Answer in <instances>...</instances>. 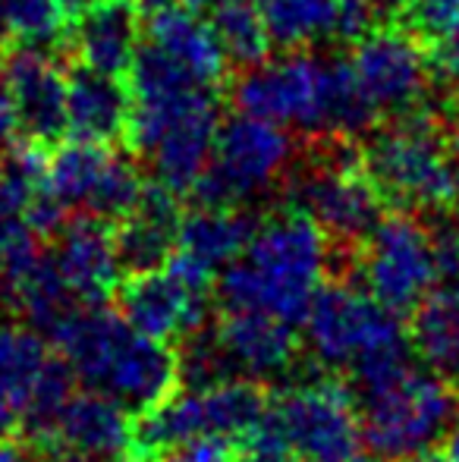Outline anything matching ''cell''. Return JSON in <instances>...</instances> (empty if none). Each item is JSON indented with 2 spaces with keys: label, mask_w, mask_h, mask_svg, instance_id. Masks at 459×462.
Segmentation results:
<instances>
[{
  "label": "cell",
  "mask_w": 459,
  "mask_h": 462,
  "mask_svg": "<svg viewBox=\"0 0 459 462\" xmlns=\"http://www.w3.org/2000/svg\"><path fill=\"white\" fill-rule=\"evenodd\" d=\"M444 457H447V462H459V415L444 434Z\"/></svg>",
  "instance_id": "d590c367"
},
{
  "label": "cell",
  "mask_w": 459,
  "mask_h": 462,
  "mask_svg": "<svg viewBox=\"0 0 459 462\" xmlns=\"http://www.w3.org/2000/svg\"><path fill=\"white\" fill-rule=\"evenodd\" d=\"M362 438L374 457L393 462L431 450L459 415V396L428 368H403L387 381L353 390Z\"/></svg>",
  "instance_id": "8992f818"
},
{
  "label": "cell",
  "mask_w": 459,
  "mask_h": 462,
  "mask_svg": "<svg viewBox=\"0 0 459 462\" xmlns=\"http://www.w3.org/2000/svg\"><path fill=\"white\" fill-rule=\"evenodd\" d=\"M399 462H447V457H444V453H435V450H422V453H412V457H406Z\"/></svg>",
  "instance_id": "74e56055"
},
{
  "label": "cell",
  "mask_w": 459,
  "mask_h": 462,
  "mask_svg": "<svg viewBox=\"0 0 459 462\" xmlns=\"http://www.w3.org/2000/svg\"><path fill=\"white\" fill-rule=\"evenodd\" d=\"M355 264L362 286L397 315L412 311L441 283L431 230L412 214L381 217L378 226L362 239Z\"/></svg>",
  "instance_id": "7c38bea8"
},
{
  "label": "cell",
  "mask_w": 459,
  "mask_h": 462,
  "mask_svg": "<svg viewBox=\"0 0 459 462\" xmlns=\"http://www.w3.org/2000/svg\"><path fill=\"white\" fill-rule=\"evenodd\" d=\"M151 462H239V444L224 434H202L167 447Z\"/></svg>",
  "instance_id": "f546056e"
},
{
  "label": "cell",
  "mask_w": 459,
  "mask_h": 462,
  "mask_svg": "<svg viewBox=\"0 0 459 462\" xmlns=\"http://www.w3.org/2000/svg\"><path fill=\"white\" fill-rule=\"evenodd\" d=\"M116 230V249L120 262L129 271H151L161 268L177 249L179 211L177 195L161 183L145 186L135 208L120 220Z\"/></svg>",
  "instance_id": "44dd1931"
},
{
  "label": "cell",
  "mask_w": 459,
  "mask_h": 462,
  "mask_svg": "<svg viewBox=\"0 0 459 462\" xmlns=\"http://www.w3.org/2000/svg\"><path fill=\"white\" fill-rule=\"evenodd\" d=\"M186 4H189L192 10H198V6H211V4H215V0H186Z\"/></svg>",
  "instance_id": "b9f144b4"
},
{
  "label": "cell",
  "mask_w": 459,
  "mask_h": 462,
  "mask_svg": "<svg viewBox=\"0 0 459 462\" xmlns=\"http://www.w3.org/2000/svg\"><path fill=\"white\" fill-rule=\"evenodd\" d=\"M67 4H69V10H82V6L95 4V0H67Z\"/></svg>",
  "instance_id": "60d3db41"
},
{
  "label": "cell",
  "mask_w": 459,
  "mask_h": 462,
  "mask_svg": "<svg viewBox=\"0 0 459 462\" xmlns=\"http://www.w3.org/2000/svg\"><path fill=\"white\" fill-rule=\"evenodd\" d=\"M412 32L428 42L459 32V0H403Z\"/></svg>",
  "instance_id": "f1b7e54d"
},
{
  "label": "cell",
  "mask_w": 459,
  "mask_h": 462,
  "mask_svg": "<svg viewBox=\"0 0 459 462\" xmlns=\"http://www.w3.org/2000/svg\"><path fill=\"white\" fill-rule=\"evenodd\" d=\"M67 0H0V29L19 44H50L69 19Z\"/></svg>",
  "instance_id": "83f0119b"
},
{
  "label": "cell",
  "mask_w": 459,
  "mask_h": 462,
  "mask_svg": "<svg viewBox=\"0 0 459 462\" xmlns=\"http://www.w3.org/2000/svg\"><path fill=\"white\" fill-rule=\"evenodd\" d=\"M29 226L23 224L19 217H13L10 211H6L4 205H0V262L6 258V252L13 249V245L19 243L23 236H29Z\"/></svg>",
  "instance_id": "836d02e7"
},
{
  "label": "cell",
  "mask_w": 459,
  "mask_h": 462,
  "mask_svg": "<svg viewBox=\"0 0 459 462\" xmlns=\"http://www.w3.org/2000/svg\"><path fill=\"white\" fill-rule=\"evenodd\" d=\"M302 328L315 359L327 371H346L353 390L412 365L409 330L365 286L359 290L346 280L321 286Z\"/></svg>",
  "instance_id": "5b68a950"
},
{
  "label": "cell",
  "mask_w": 459,
  "mask_h": 462,
  "mask_svg": "<svg viewBox=\"0 0 459 462\" xmlns=\"http://www.w3.org/2000/svg\"><path fill=\"white\" fill-rule=\"evenodd\" d=\"M289 208L308 214L331 243H362L384 217V195L365 167L337 152L289 180Z\"/></svg>",
  "instance_id": "4fadbf2b"
},
{
  "label": "cell",
  "mask_w": 459,
  "mask_h": 462,
  "mask_svg": "<svg viewBox=\"0 0 459 462\" xmlns=\"http://www.w3.org/2000/svg\"><path fill=\"white\" fill-rule=\"evenodd\" d=\"M428 230L431 245H435L437 277H441V283H454V280H459V217L435 214Z\"/></svg>",
  "instance_id": "4dcf8cb0"
},
{
  "label": "cell",
  "mask_w": 459,
  "mask_h": 462,
  "mask_svg": "<svg viewBox=\"0 0 459 462\" xmlns=\"http://www.w3.org/2000/svg\"><path fill=\"white\" fill-rule=\"evenodd\" d=\"M0 82L16 104L19 126L35 142H54L67 133L69 76L44 44H19L0 63Z\"/></svg>",
  "instance_id": "ac0fdd59"
},
{
  "label": "cell",
  "mask_w": 459,
  "mask_h": 462,
  "mask_svg": "<svg viewBox=\"0 0 459 462\" xmlns=\"http://www.w3.org/2000/svg\"><path fill=\"white\" fill-rule=\"evenodd\" d=\"M0 462H41L38 453L29 444H16V440H0Z\"/></svg>",
  "instance_id": "e575fe53"
},
{
  "label": "cell",
  "mask_w": 459,
  "mask_h": 462,
  "mask_svg": "<svg viewBox=\"0 0 459 462\" xmlns=\"http://www.w3.org/2000/svg\"><path fill=\"white\" fill-rule=\"evenodd\" d=\"M349 69L374 116L416 114L428 95L431 60L403 29L362 32Z\"/></svg>",
  "instance_id": "2e32d148"
},
{
  "label": "cell",
  "mask_w": 459,
  "mask_h": 462,
  "mask_svg": "<svg viewBox=\"0 0 459 462\" xmlns=\"http://www.w3.org/2000/svg\"><path fill=\"white\" fill-rule=\"evenodd\" d=\"M334 262L331 236L299 208L255 224L245 252L217 283L224 311H271L302 328Z\"/></svg>",
  "instance_id": "7a4b0ae2"
},
{
  "label": "cell",
  "mask_w": 459,
  "mask_h": 462,
  "mask_svg": "<svg viewBox=\"0 0 459 462\" xmlns=\"http://www.w3.org/2000/svg\"><path fill=\"white\" fill-rule=\"evenodd\" d=\"M148 44L170 57L179 69H186L202 86L215 88L227 73V54H224L211 23H205L196 10L170 6V10L154 13L151 25H148Z\"/></svg>",
  "instance_id": "603a6c76"
},
{
  "label": "cell",
  "mask_w": 459,
  "mask_h": 462,
  "mask_svg": "<svg viewBox=\"0 0 459 462\" xmlns=\"http://www.w3.org/2000/svg\"><path fill=\"white\" fill-rule=\"evenodd\" d=\"M372 183L403 211H441L454 199V167L441 129L428 114L397 116L390 129L378 133L362 154Z\"/></svg>",
  "instance_id": "52a82bcc"
},
{
  "label": "cell",
  "mask_w": 459,
  "mask_h": 462,
  "mask_svg": "<svg viewBox=\"0 0 459 462\" xmlns=\"http://www.w3.org/2000/svg\"><path fill=\"white\" fill-rule=\"evenodd\" d=\"M428 60H431V69H437L441 76L459 79V32L431 42V57H428Z\"/></svg>",
  "instance_id": "1f68e13d"
},
{
  "label": "cell",
  "mask_w": 459,
  "mask_h": 462,
  "mask_svg": "<svg viewBox=\"0 0 459 462\" xmlns=\"http://www.w3.org/2000/svg\"><path fill=\"white\" fill-rule=\"evenodd\" d=\"M48 189L67 211H82L101 220H123L145 192L139 167L101 142L73 139L48 161Z\"/></svg>",
  "instance_id": "5bb4252c"
},
{
  "label": "cell",
  "mask_w": 459,
  "mask_h": 462,
  "mask_svg": "<svg viewBox=\"0 0 459 462\" xmlns=\"http://www.w3.org/2000/svg\"><path fill=\"white\" fill-rule=\"evenodd\" d=\"M208 10V23L230 63L252 67V63L264 60L271 48V35L255 0H215Z\"/></svg>",
  "instance_id": "4316f807"
},
{
  "label": "cell",
  "mask_w": 459,
  "mask_h": 462,
  "mask_svg": "<svg viewBox=\"0 0 459 462\" xmlns=\"http://www.w3.org/2000/svg\"><path fill=\"white\" fill-rule=\"evenodd\" d=\"M353 462H387V459H381V457H374V453H372V457H355Z\"/></svg>",
  "instance_id": "7bdbcfd3"
},
{
  "label": "cell",
  "mask_w": 459,
  "mask_h": 462,
  "mask_svg": "<svg viewBox=\"0 0 459 462\" xmlns=\"http://www.w3.org/2000/svg\"><path fill=\"white\" fill-rule=\"evenodd\" d=\"M129 92L120 86V76H107L98 69H76L67 82V133L82 142L107 145L120 133H126Z\"/></svg>",
  "instance_id": "484cf974"
},
{
  "label": "cell",
  "mask_w": 459,
  "mask_h": 462,
  "mask_svg": "<svg viewBox=\"0 0 459 462\" xmlns=\"http://www.w3.org/2000/svg\"><path fill=\"white\" fill-rule=\"evenodd\" d=\"M19 114H16V104H13L10 92H6V86L0 82V152H6V148L13 145V139H16L19 133Z\"/></svg>",
  "instance_id": "d6a6232c"
},
{
  "label": "cell",
  "mask_w": 459,
  "mask_h": 462,
  "mask_svg": "<svg viewBox=\"0 0 459 462\" xmlns=\"http://www.w3.org/2000/svg\"><path fill=\"white\" fill-rule=\"evenodd\" d=\"M54 343L82 387L101 390L135 419L164 406L183 387L179 349L145 337L105 305H79Z\"/></svg>",
  "instance_id": "3957f363"
},
{
  "label": "cell",
  "mask_w": 459,
  "mask_h": 462,
  "mask_svg": "<svg viewBox=\"0 0 459 462\" xmlns=\"http://www.w3.org/2000/svg\"><path fill=\"white\" fill-rule=\"evenodd\" d=\"M69 38L82 67L123 76L142 48L139 10L129 0H95L79 10Z\"/></svg>",
  "instance_id": "ffe728a7"
},
{
  "label": "cell",
  "mask_w": 459,
  "mask_h": 462,
  "mask_svg": "<svg viewBox=\"0 0 459 462\" xmlns=\"http://www.w3.org/2000/svg\"><path fill=\"white\" fill-rule=\"evenodd\" d=\"M50 359L35 328L0 318V438L23 428L35 383Z\"/></svg>",
  "instance_id": "cb8c5ba5"
},
{
  "label": "cell",
  "mask_w": 459,
  "mask_h": 462,
  "mask_svg": "<svg viewBox=\"0 0 459 462\" xmlns=\"http://www.w3.org/2000/svg\"><path fill=\"white\" fill-rule=\"evenodd\" d=\"M211 274L179 255H170L161 268L133 271L114 292L116 311L142 330L170 346H183L208 328Z\"/></svg>",
  "instance_id": "30bf717a"
},
{
  "label": "cell",
  "mask_w": 459,
  "mask_h": 462,
  "mask_svg": "<svg viewBox=\"0 0 459 462\" xmlns=\"http://www.w3.org/2000/svg\"><path fill=\"white\" fill-rule=\"evenodd\" d=\"M252 233L255 220L245 211H236L233 205H198L192 214L179 217L173 255L215 277L243 255Z\"/></svg>",
  "instance_id": "7402d4cb"
},
{
  "label": "cell",
  "mask_w": 459,
  "mask_h": 462,
  "mask_svg": "<svg viewBox=\"0 0 459 462\" xmlns=\"http://www.w3.org/2000/svg\"><path fill=\"white\" fill-rule=\"evenodd\" d=\"M374 4V10H384V6H397V4H403V0H372Z\"/></svg>",
  "instance_id": "ab89813d"
},
{
  "label": "cell",
  "mask_w": 459,
  "mask_h": 462,
  "mask_svg": "<svg viewBox=\"0 0 459 462\" xmlns=\"http://www.w3.org/2000/svg\"><path fill=\"white\" fill-rule=\"evenodd\" d=\"M29 447L41 462H111L135 457V415L101 390L82 387L67 396L50 428Z\"/></svg>",
  "instance_id": "9a60e30c"
},
{
  "label": "cell",
  "mask_w": 459,
  "mask_h": 462,
  "mask_svg": "<svg viewBox=\"0 0 459 462\" xmlns=\"http://www.w3.org/2000/svg\"><path fill=\"white\" fill-rule=\"evenodd\" d=\"M412 353L459 396V280L437 283L412 309Z\"/></svg>",
  "instance_id": "d4e9b609"
},
{
  "label": "cell",
  "mask_w": 459,
  "mask_h": 462,
  "mask_svg": "<svg viewBox=\"0 0 459 462\" xmlns=\"http://www.w3.org/2000/svg\"><path fill=\"white\" fill-rule=\"evenodd\" d=\"M54 236L50 258H54L69 292L82 305H107V299L120 286L123 268L111 220L79 214L73 220H63Z\"/></svg>",
  "instance_id": "d6986e66"
},
{
  "label": "cell",
  "mask_w": 459,
  "mask_h": 462,
  "mask_svg": "<svg viewBox=\"0 0 459 462\" xmlns=\"http://www.w3.org/2000/svg\"><path fill=\"white\" fill-rule=\"evenodd\" d=\"M217 129L215 88L192 79L151 44L139 48L129 67L126 135L135 152L151 158L154 183L173 195L196 192L211 164Z\"/></svg>",
  "instance_id": "6da1fadb"
},
{
  "label": "cell",
  "mask_w": 459,
  "mask_h": 462,
  "mask_svg": "<svg viewBox=\"0 0 459 462\" xmlns=\"http://www.w3.org/2000/svg\"><path fill=\"white\" fill-rule=\"evenodd\" d=\"M129 4H133L135 10H139V16H142V13H145V16H154V13L177 6V0H129Z\"/></svg>",
  "instance_id": "8d00e7d4"
},
{
  "label": "cell",
  "mask_w": 459,
  "mask_h": 462,
  "mask_svg": "<svg viewBox=\"0 0 459 462\" xmlns=\"http://www.w3.org/2000/svg\"><path fill=\"white\" fill-rule=\"evenodd\" d=\"M268 406L271 396L264 393V383L249 377L179 387L164 406L135 419V457L154 459L167 447L202 434L239 438L268 412Z\"/></svg>",
  "instance_id": "ba28073f"
},
{
  "label": "cell",
  "mask_w": 459,
  "mask_h": 462,
  "mask_svg": "<svg viewBox=\"0 0 459 462\" xmlns=\"http://www.w3.org/2000/svg\"><path fill=\"white\" fill-rule=\"evenodd\" d=\"M217 353L230 377L268 383L274 377L293 374L302 359V343L296 324L271 311H224L211 328Z\"/></svg>",
  "instance_id": "e0dca14e"
},
{
  "label": "cell",
  "mask_w": 459,
  "mask_h": 462,
  "mask_svg": "<svg viewBox=\"0 0 459 462\" xmlns=\"http://www.w3.org/2000/svg\"><path fill=\"white\" fill-rule=\"evenodd\" d=\"M293 139L287 126L243 114L221 123L211 164L196 186L198 205H239L268 192L287 173Z\"/></svg>",
  "instance_id": "8fae6325"
},
{
  "label": "cell",
  "mask_w": 459,
  "mask_h": 462,
  "mask_svg": "<svg viewBox=\"0 0 459 462\" xmlns=\"http://www.w3.org/2000/svg\"><path fill=\"white\" fill-rule=\"evenodd\" d=\"M271 415L293 462H353L365 444L355 393L344 377L318 374L293 383L271 400Z\"/></svg>",
  "instance_id": "9c48e42d"
},
{
  "label": "cell",
  "mask_w": 459,
  "mask_h": 462,
  "mask_svg": "<svg viewBox=\"0 0 459 462\" xmlns=\"http://www.w3.org/2000/svg\"><path fill=\"white\" fill-rule=\"evenodd\" d=\"M454 199L459 201V167L454 171Z\"/></svg>",
  "instance_id": "ee69618b"
},
{
  "label": "cell",
  "mask_w": 459,
  "mask_h": 462,
  "mask_svg": "<svg viewBox=\"0 0 459 462\" xmlns=\"http://www.w3.org/2000/svg\"><path fill=\"white\" fill-rule=\"evenodd\" d=\"M233 101L243 114L315 135H353L374 120L349 63L306 51L252 63L233 88Z\"/></svg>",
  "instance_id": "277c9868"
},
{
  "label": "cell",
  "mask_w": 459,
  "mask_h": 462,
  "mask_svg": "<svg viewBox=\"0 0 459 462\" xmlns=\"http://www.w3.org/2000/svg\"><path fill=\"white\" fill-rule=\"evenodd\" d=\"M454 133H456V148H459V88H456V95H454Z\"/></svg>",
  "instance_id": "f35d334b"
}]
</instances>
